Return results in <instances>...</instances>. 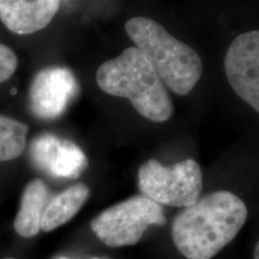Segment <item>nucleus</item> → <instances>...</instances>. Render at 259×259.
I'll use <instances>...</instances> for the list:
<instances>
[{
	"label": "nucleus",
	"mask_w": 259,
	"mask_h": 259,
	"mask_svg": "<svg viewBox=\"0 0 259 259\" xmlns=\"http://www.w3.org/2000/svg\"><path fill=\"white\" fill-rule=\"evenodd\" d=\"M247 206L229 191H215L184 208L173 220L174 245L187 259H211L238 235Z\"/></svg>",
	"instance_id": "nucleus-1"
},
{
	"label": "nucleus",
	"mask_w": 259,
	"mask_h": 259,
	"mask_svg": "<svg viewBox=\"0 0 259 259\" xmlns=\"http://www.w3.org/2000/svg\"><path fill=\"white\" fill-rule=\"evenodd\" d=\"M96 83L106 94L124 97L148 120L164 122L173 114V102L160 76L137 47L103 63Z\"/></svg>",
	"instance_id": "nucleus-2"
},
{
	"label": "nucleus",
	"mask_w": 259,
	"mask_h": 259,
	"mask_svg": "<svg viewBox=\"0 0 259 259\" xmlns=\"http://www.w3.org/2000/svg\"><path fill=\"white\" fill-rule=\"evenodd\" d=\"M125 30L164 85L178 95L192 92L203 73L202 59L196 51L171 36L156 21L143 16L128 19Z\"/></svg>",
	"instance_id": "nucleus-3"
},
{
	"label": "nucleus",
	"mask_w": 259,
	"mask_h": 259,
	"mask_svg": "<svg viewBox=\"0 0 259 259\" xmlns=\"http://www.w3.org/2000/svg\"><path fill=\"white\" fill-rule=\"evenodd\" d=\"M138 187L143 196L160 205L187 208L200 198L202 169L191 158L171 166L149 160L138 170Z\"/></svg>",
	"instance_id": "nucleus-4"
},
{
	"label": "nucleus",
	"mask_w": 259,
	"mask_h": 259,
	"mask_svg": "<svg viewBox=\"0 0 259 259\" xmlns=\"http://www.w3.org/2000/svg\"><path fill=\"white\" fill-rule=\"evenodd\" d=\"M162 205L143 194L131 197L103 210L90 223L92 231L108 247L137 244L150 226H163Z\"/></svg>",
	"instance_id": "nucleus-5"
},
{
	"label": "nucleus",
	"mask_w": 259,
	"mask_h": 259,
	"mask_svg": "<svg viewBox=\"0 0 259 259\" xmlns=\"http://www.w3.org/2000/svg\"><path fill=\"white\" fill-rule=\"evenodd\" d=\"M79 93L78 79L65 66H48L38 71L29 88V109L41 120H56L66 112Z\"/></svg>",
	"instance_id": "nucleus-6"
},
{
	"label": "nucleus",
	"mask_w": 259,
	"mask_h": 259,
	"mask_svg": "<svg viewBox=\"0 0 259 259\" xmlns=\"http://www.w3.org/2000/svg\"><path fill=\"white\" fill-rule=\"evenodd\" d=\"M227 79L245 102L259 113V30L236 36L225 58Z\"/></svg>",
	"instance_id": "nucleus-7"
},
{
	"label": "nucleus",
	"mask_w": 259,
	"mask_h": 259,
	"mask_svg": "<svg viewBox=\"0 0 259 259\" xmlns=\"http://www.w3.org/2000/svg\"><path fill=\"white\" fill-rule=\"evenodd\" d=\"M28 154L32 166L54 179H77L88 167L78 145L48 132L32 138Z\"/></svg>",
	"instance_id": "nucleus-8"
},
{
	"label": "nucleus",
	"mask_w": 259,
	"mask_h": 259,
	"mask_svg": "<svg viewBox=\"0 0 259 259\" xmlns=\"http://www.w3.org/2000/svg\"><path fill=\"white\" fill-rule=\"evenodd\" d=\"M60 0H0V21L10 31L29 35L53 21Z\"/></svg>",
	"instance_id": "nucleus-9"
},
{
	"label": "nucleus",
	"mask_w": 259,
	"mask_h": 259,
	"mask_svg": "<svg viewBox=\"0 0 259 259\" xmlns=\"http://www.w3.org/2000/svg\"><path fill=\"white\" fill-rule=\"evenodd\" d=\"M53 192L42 179H32L25 185L14 228L22 238H34L41 232V219Z\"/></svg>",
	"instance_id": "nucleus-10"
},
{
	"label": "nucleus",
	"mask_w": 259,
	"mask_h": 259,
	"mask_svg": "<svg viewBox=\"0 0 259 259\" xmlns=\"http://www.w3.org/2000/svg\"><path fill=\"white\" fill-rule=\"evenodd\" d=\"M90 190L78 183L51 197L41 219V231L52 232L72 220L89 198Z\"/></svg>",
	"instance_id": "nucleus-11"
},
{
	"label": "nucleus",
	"mask_w": 259,
	"mask_h": 259,
	"mask_svg": "<svg viewBox=\"0 0 259 259\" xmlns=\"http://www.w3.org/2000/svg\"><path fill=\"white\" fill-rule=\"evenodd\" d=\"M28 131L24 122L0 114V162L15 160L24 153Z\"/></svg>",
	"instance_id": "nucleus-12"
},
{
	"label": "nucleus",
	"mask_w": 259,
	"mask_h": 259,
	"mask_svg": "<svg viewBox=\"0 0 259 259\" xmlns=\"http://www.w3.org/2000/svg\"><path fill=\"white\" fill-rule=\"evenodd\" d=\"M18 59L15 52L6 45L0 44V83L8 80L15 73Z\"/></svg>",
	"instance_id": "nucleus-13"
},
{
	"label": "nucleus",
	"mask_w": 259,
	"mask_h": 259,
	"mask_svg": "<svg viewBox=\"0 0 259 259\" xmlns=\"http://www.w3.org/2000/svg\"><path fill=\"white\" fill-rule=\"evenodd\" d=\"M253 257H254V259H259V241L257 242V245H255V247H254Z\"/></svg>",
	"instance_id": "nucleus-14"
},
{
	"label": "nucleus",
	"mask_w": 259,
	"mask_h": 259,
	"mask_svg": "<svg viewBox=\"0 0 259 259\" xmlns=\"http://www.w3.org/2000/svg\"><path fill=\"white\" fill-rule=\"evenodd\" d=\"M3 259H16V258H12V257H6V258H3Z\"/></svg>",
	"instance_id": "nucleus-15"
},
{
	"label": "nucleus",
	"mask_w": 259,
	"mask_h": 259,
	"mask_svg": "<svg viewBox=\"0 0 259 259\" xmlns=\"http://www.w3.org/2000/svg\"><path fill=\"white\" fill-rule=\"evenodd\" d=\"M60 259H65V258H60Z\"/></svg>",
	"instance_id": "nucleus-16"
}]
</instances>
